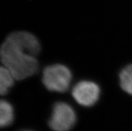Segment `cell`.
I'll return each mask as SVG.
<instances>
[{
    "instance_id": "6da1fadb",
    "label": "cell",
    "mask_w": 132,
    "mask_h": 131,
    "mask_svg": "<svg viewBox=\"0 0 132 131\" xmlns=\"http://www.w3.org/2000/svg\"><path fill=\"white\" fill-rule=\"evenodd\" d=\"M40 51V42L34 34L25 31L12 32L0 46V61L15 80H24L38 70L36 57Z\"/></svg>"
},
{
    "instance_id": "3957f363",
    "label": "cell",
    "mask_w": 132,
    "mask_h": 131,
    "mask_svg": "<svg viewBox=\"0 0 132 131\" xmlns=\"http://www.w3.org/2000/svg\"><path fill=\"white\" fill-rule=\"evenodd\" d=\"M77 121V115L69 104L59 102L54 105L49 120V126L54 131H69Z\"/></svg>"
},
{
    "instance_id": "5b68a950",
    "label": "cell",
    "mask_w": 132,
    "mask_h": 131,
    "mask_svg": "<svg viewBox=\"0 0 132 131\" xmlns=\"http://www.w3.org/2000/svg\"><path fill=\"white\" fill-rule=\"evenodd\" d=\"M14 120V110L9 102L0 100V128L10 126Z\"/></svg>"
},
{
    "instance_id": "8992f818",
    "label": "cell",
    "mask_w": 132,
    "mask_h": 131,
    "mask_svg": "<svg viewBox=\"0 0 132 131\" xmlns=\"http://www.w3.org/2000/svg\"><path fill=\"white\" fill-rule=\"evenodd\" d=\"M15 78L3 65L0 66V96L5 95L14 84Z\"/></svg>"
},
{
    "instance_id": "7a4b0ae2",
    "label": "cell",
    "mask_w": 132,
    "mask_h": 131,
    "mask_svg": "<svg viewBox=\"0 0 132 131\" xmlns=\"http://www.w3.org/2000/svg\"><path fill=\"white\" fill-rule=\"evenodd\" d=\"M72 80L69 68L60 64L46 67L42 72V83L51 92H64L69 89Z\"/></svg>"
},
{
    "instance_id": "52a82bcc",
    "label": "cell",
    "mask_w": 132,
    "mask_h": 131,
    "mask_svg": "<svg viewBox=\"0 0 132 131\" xmlns=\"http://www.w3.org/2000/svg\"><path fill=\"white\" fill-rule=\"evenodd\" d=\"M119 84L121 88L128 94L132 95V64H129L119 73Z\"/></svg>"
},
{
    "instance_id": "ba28073f",
    "label": "cell",
    "mask_w": 132,
    "mask_h": 131,
    "mask_svg": "<svg viewBox=\"0 0 132 131\" xmlns=\"http://www.w3.org/2000/svg\"><path fill=\"white\" fill-rule=\"evenodd\" d=\"M22 131H31V130H22Z\"/></svg>"
},
{
    "instance_id": "277c9868",
    "label": "cell",
    "mask_w": 132,
    "mask_h": 131,
    "mask_svg": "<svg viewBox=\"0 0 132 131\" xmlns=\"http://www.w3.org/2000/svg\"><path fill=\"white\" fill-rule=\"evenodd\" d=\"M72 96L79 104L90 107L95 104L99 100L100 88L93 82L82 80L73 87Z\"/></svg>"
}]
</instances>
